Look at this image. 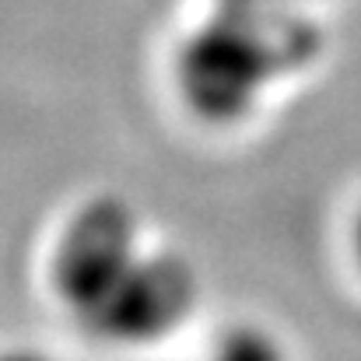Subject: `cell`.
Listing matches in <instances>:
<instances>
[{"label":"cell","instance_id":"cell-1","mask_svg":"<svg viewBox=\"0 0 361 361\" xmlns=\"http://www.w3.org/2000/svg\"><path fill=\"white\" fill-rule=\"evenodd\" d=\"M323 49V32L291 7H218L179 53V88L197 116L232 123L284 74Z\"/></svg>","mask_w":361,"mask_h":361},{"label":"cell","instance_id":"cell-2","mask_svg":"<svg viewBox=\"0 0 361 361\" xmlns=\"http://www.w3.org/2000/svg\"><path fill=\"white\" fill-rule=\"evenodd\" d=\"M137 259V225L130 211L116 200H99L71 221L60 242V291L88 319L116 291V284L133 270Z\"/></svg>","mask_w":361,"mask_h":361},{"label":"cell","instance_id":"cell-3","mask_svg":"<svg viewBox=\"0 0 361 361\" xmlns=\"http://www.w3.org/2000/svg\"><path fill=\"white\" fill-rule=\"evenodd\" d=\"M193 302V277L172 256H140L116 291L88 316L102 337L147 341L176 326Z\"/></svg>","mask_w":361,"mask_h":361},{"label":"cell","instance_id":"cell-4","mask_svg":"<svg viewBox=\"0 0 361 361\" xmlns=\"http://www.w3.org/2000/svg\"><path fill=\"white\" fill-rule=\"evenodd\" d=\"M291 4H298V0H218V7H256V11H263V7H291Z\"/></svg>","mask_w":361,"mask_h":361},{"label":"cell","instance_id":"cell-5","mask_svg":"<svg viewBox=\"0 0 361 361\" xmlns=\"http://www.w3.org/2000/svg\"><path fill=\"white\" fill-rule=\"evenodd\" d=\"M355 242H358V256H361V218H358V235H355Z\"/></svg>","mask_w":361,"mask_h":361}]
</instances>
